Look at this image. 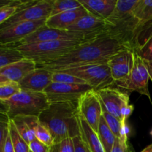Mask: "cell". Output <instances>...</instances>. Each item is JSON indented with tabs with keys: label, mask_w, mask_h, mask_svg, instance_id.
I'll list each match as a JSON object with an SVG mask.
<instances>
[{
	"label": "cell",
	"mask_w": 152,
	"mask_h": 152,
	"mask_svg": "<svg viewBox=\"0 0 152 152\" xmlns=\"http://www.w3.org/2000/svg\"><path fill=\"white\" fill-rule=\"evenodd\" d=\"M102 117L104 118L105 121L106 122L107 125L108 126V127L110 128L111 131H112L113 133L114 134L117 138H121V132H122V124L121 122L118 120L117 118H116L114 116H113L112 114H110L107 109L105 108V107L104 106L103 104L102 103Z\"/></svg>",
	"instance_id": "cell-30"
},
{
	"label": "cell",
	"mask_w": 152,
	"mask_h": 152,
	"mask_svg": "<svg viewBox=\"0 0 152 152\" xmlns=\"http://www.w3.org/2000/svg\"><path fill=\"white\" fill-rule=\"evenodd\" d=\"M138 2L139 0H117L112 14L107 19L119 20L130 16Z\"/></svg>",
	"instance_id": "cell-25"
},
{
	"label": "cell",
	"mask_w": 152,
	"mask_h": 152,
	"mask_svg": "<svg viewBox=\"0 0 152 152\" xmlns=\"http://www.w3.org/2000/svg\"><path fill=\"white\" fill-rule=\"evenodd\" d=\"M47 19L19 22L0 30V45H16L30 34L45 25Z\"/></svg>",
	"instance_id": "cell-14"
},
{
	"label": "cell",
	"mask_w": 152,
	"mask_h": 152,
	"mask_svg": "<svg viewBox=\"0 0 152 152\" xmlns=\"http://www.w3.org/2000/svg\"><path fill=\"white\" fill-rule=\"evenodd\" d=\"M9 131H10V137H11L12 142H13L15 152L31 151H30L29 144L19 134L11 119L10 120V123H9Z\"/></svg>",
	"instance_id": "cell-27"
},
{
	"label": "cell",
	"mask_w": 152,
	"mask_h": 152,
	"mask_svg": "<svg viewBox=\"0 0 152 152\" xmlns=\"http://www.w3.org/2000/svg\"><path fill=\"white\" fill-rule=\"evenodd\" d=\"M50 152H75L72 138H67L50 147Z\"/></svg>",
	"instance_id": "cell-34"
},
{
	"label": "cell",
	"mask_w": 152,
	"mask_h": 152,
	"mask_svg": "<svg viewBox=\"0 0 152 152\" xmlns=\"http://www.w3.org/2000/svg\"><path fill=\"white\" fill-rule=\"evenodd\" d=\"M146 37L143 38L142 42H138L134 51L137 53L149 67L152 82V22L145 25Z\"/></svg>",
	"instance_id": "cell-21"
},
{
	"label": "cell",
	"mask_w": 152,
	"mask_h": 152,
	"mask_svg": "<svg viewBox=\"0 0 152 152\" xmlns=\"http://www.w3.org/2000/svg\"><path fill=\"white\" fill-rule=\"evenodd\" d=\"M30 152H31V151H30Z\"/></svg>",
	"instance_id": "cell-41"
},
{
	"label": "cell",
	"mask_w": 152,
	"mask_h": 152,
	"mask_svg": "<svg viewBox=\"0 0 152 152\" xmlns=\"http://www.w3.org/2000/svg\"><path fill=\"white\" fill-rule=\"evenodd\" d=\"M128 49L132 50L115 39L100 37L79 45L68 53L55 60L37 66L54 72L85 65L107 64L111 56Z\"/></svg>",
	"instance_id": "cell-1"
},
{
	"label": "cell",
	"mask_w": 152,
	"mask_h": 152,
	"mask_svg": "<svg viewBox=\"0 0 152 152\" xmlns=\"http://www.w3.org/2000/svg\"><path fill=\"white\" fill-rule=\"evenodd\" d=\"M39 120L50 132L53 144L81 136L78 102H51L40 114Z\"/></svg>",
	"instance_id": "cell-2"
},
{
	"label": "cell",
	"mask_w": 152,
	"mask_h": 152,
	"mask_svg": "<svg viewBox=\"0 0 152 152\" xmlns=\"http://www.w3.org/2000/svg\"><path fill=\"white\" fill-rule=\"evenodd\" d=\"M97 134L105 151L111 152L116 142L117 137L108 127L102 116L99 122Z\"/></svg>",
	"instance_id": "cell-24"
},
{
	"label": "cell",
	"mask_w": 152,
	"mask_h": 152,
	"mask_svg": "<svg viewBox=\"0 0 152 152\" xmlns=\"http://www.w3.org/2000/svg\"><path fill=\"white\" fill-rule=\"evenodd\" d=\"M82 5L94 16L107 19L111 16L117 0H79Z\"/></svg>",
	"instance_id": "cell-18"
},
{
	"label": "cell",
	"mask_w": 152,
	"mask_h": 152,
	"mask_svg": "<svg viewBox=\"0 0 152 152\" xmlns=\"http://www.w3.org/2000/svg\"><path fill=\"white\" fill-rule=\"evenodd\" d=\"M83 42H85L59 40L14 46L24 55L25 59L32 60L37 65H40L55 60L67 54Z\"/></svg>",
	"instance_id": "cell-4"
},
{
	"label": "cell",
	"mask_w": 152,
	"mask_h": 152,
	"mask_svg": "<svg viewBox=\"0 0 152 152\" xmlns=\"http://www.w3.org/2000/svg\"><path fill=\"white\" fill-rule=\"evenodd\" d=\"M4 152H15L14 147H13V142H12V140H11V137H10V134H9V136L7 137Z\"/></svg>",
	"instance_id": "cell-38"
},
{
	"label": "cell",
	"mask_w": 152,
	"mask_h": 152,
	"mask_svg": "<svg viewBox=\"0 0 152 152\" xmlns=\"http://www.w3.org/2000/svg\"><path fill=\"white\" fill-rule=\"evenodd\" d=\"M52 82L56 83H64V84H87L84 80L71 74L64 72H53Z\"/></svg>",
	"instance_id": "cell-31"
},
{
	"label": "cell",
	"mask_w": 152,
	"mask_h": 152,
	"mask_svg": "<svg viewBox=\"0 0 152 152\" xmlns=\"http://www.w3.org/2000/svg\"><path fill=\"white\" fill-rule=\"evenodd\" d=\"M53 4V0H39L33 5L19 10L10 19L0 25V30L5 29L19 22L47 19L51 14Z\"/></svg>",
	"instance_id": "cell-9"
},
{
	"label": "cell",
	"mask_w": 152,
	"mask_h": 152,
	"mask_svg": "<svg viewBox=\"0 0 152 152\" xmlns=\"http://www.w3.org/2000/svg\"><path fill=\"white\" fill-rule=\"evenodd\" d=\"M110 25L111 23L108 19H102L89 13L79 19L67 31L83 34L85 40L89 41L98 37H106Z\"/></svg>",
	"instance_id": "cell-10"
},
{
	"label": "cell",
	"mask_w": 152,
	"mask_h": 152,
	"mask_svg": "<svg viewBox=\"0 0 152 152\" xmlns=\"http://www.w3.org/2000/svg\"><path fill=\"white\" fill-rule=\"evenodd\" d=\"M111 152H134L132 145L129 144V140L117 138Z\"/></svg>",
	"instance_id": "cell-35"
},
{
	"label": "cell",
	"mask_w": 152,
	"mask_h": 152,
	"mask_svg": "<svg viewBox=\"0 0 152 152\" xmlns=\"http://www.w3.org/2000/svg\"><path fill=\"white\" fill-rule=\"evenodd\" d=\"M10 119L5 114H1L0 123V152H4L7 137L10 134L9 123Z\"/></svg>",
	"instance_id": "cell-33"
},
{
	"label": "cell",
	"mask_w": 152,
	"mask_h": 152,
	"mask_svg": "<svg viewBox=\"0 0 152 152\" xmlns=\"http://www.w3.org/2000/svg\"><path fill=\"white\" fill-rule=\"evenodd\" d=\"M94 90L88 84H64L52 83L44 93L47 95L49 102H78L83 95L89 91Z\"/></svg>",
	"instance_id": "cell-7"
},
{
	"label": "cell",
	"mask_w": 152,
	"mask_h": 152,
	"mask_svg": "<svg viewBox=\"0 0 152 152\" xmlns=\"http://www.w3.org/2000/svg\"><path fill=\"white\" fill-rule=\"evenodd\" d=\"M80 115L88 122L96 133L102 115V102L95 90L88 91L78 101Z\"/></svg>",
	"instance_id": "cell-12"
},
{
	"label": "cell",
	"mask_w": 152,
	"mask_h": 152,
	"mask_svg": "<svg viewBox=\"0 0 152 152\" xmlns=\"http://www.w3.org/2000/svg\"><path fill=\"white\" fill-rule=\"evenodd\" d=\"M133 16L142 26L152 22V0H139L132 12Z\"/></svg>",
	"instance_id": "cell-23"
},
{
	"label": "cell",
	"mask_w": 152,
	"mask_h": 152,
	"mask_svg": "<svg viewBox=\"0 0 152 152\" xmlns=\"http://www.w3.org/2000/svg\"><path fill=\"white\" fill-rule=\"evenodd\" d=\"M80 126L81 137L91 152H105L101 143L97 133L93 130L88 122L80 115Z\"/></svg>",
	"instance_id": "cell-20"
},
{
	"label": "cell",
	"mask_w": 152,
	"mask_h": 152,
	"mask_svg": "<svg viewBox=\"0 0 152 152\" xmlns=\"http://www.w3.org/2000/svg\"><path fill=\"white\" fill-rule=\"evenodd\" d=\"M74 145V151L75 152H91L90 148L88 146L87 143L81 136L76 137L73 138Z\"/></svg>",
	"instance_id": "cell-37"
},
{
	"label": "cell",
	"mask_w": 152,
	"mask_h": 152,
	"mask_svg": "<svg viewBox=\"0 0 152 152\" xmlns=\"http://www.w3.org/2000/svg\"><path fill=\"white\" fill-rule=\"evenodd\" d=\"M37 68V64L28 59L3 67L0 68V83L13 81L19 83L30 73Z\"/></svg>",
	"instance_id": "cell-16"
},
{
	"label": "cell",
	"mask_w": 152,
	"mask_h": 152,
	"mask_svg": "<svg viewBox=\"0 0 152 152\" xmlns=\"http://www.w3.org/2000/svg\"><path fill=\"white\" fill-rule=\"evenodd\" d=\"M58 71L67 73L79 77L81 80H84L88 85L91 86L95 91L111 87L115 85V83L111 77V70L108 64L85 65Z\"/></svg>",
	"instance_id": "cell-5"
},
{
	"label": "cell",
	"mask_w": 152,
	"mask_h": 152,
	"mask_svg": "<svg viewBox=\"0 0 152 152\" xmlns=\"http://www.w3.org/2000/svg\"><path fill=\"white\" fill-rule=\"evenodd\" d=\"M22 91L19 83L5 81L0 83V100H7Z\"/></svg>",
	"instance_id": "cell-29"
},
{
	"label": "cell",
	"mask_w": 152,
	"mask_h": 152,
	"mask_svg": "<svg viewBox=\"0 0 152 152\" xmlns=\"http://www.w3.org/2000/svg\"><path fill=\"white\" fill-rule=\"evenodd\" d=\"M35 135L37 139H38L39 140L41 141L42 142L45 143V145H48V146L50 147L54 143L53 137L50 132L46 126L42 124L40 122H39L37 127H36Z\"/></svg>",
	"instance_id": "cell-32"
},
{
	"label": "cell",
	"mask_w": 152,
	"mask_h": 152,
	"mask_svg": "<svg viewBox=\"0 0 152 152\" xmlns=\"http://www.w3.org/2000/svg\"><path fill=\"white\" fill-rule=\"evenodd\" d=\"M24 55L14 45H0V68L25 59Z\"/></svg>",
	"instance_id": "cell-22"
},
{
	"label": "cell",
	"mask_w": 152,
	"mask_h": 152,
	"mask_svg": "<svg viewBox=\"0 0 152 152\" xmlns=\"http://www.w3.org/2000/svg\"><path fill=\"white\" fill-rule=\"evenodd\" d=\"M23 3V1H1L0 7V25L14 16Z\"/></svg>",
	"instance_id": "cell-26"
},
{
	"label": "cell",
	"mask_w": 152,
	"mask_h": 152,
	"mask_svg": "<svg viewBox=\"0 0 152 152\" xmlns=\"http://www.w3.org/2000/svg\"><path fill=\"white\" fill-rule=\"evenodd\" d=\"M59 40H70V41H83L85 40V37L83 34L79 33L72 32L69 31L58 30L51 28L45 25L39 28L37 31L30 34L29 36L24 39L18 45L34 44V43L45 42L59 41Z\"/></svg>",
	"instance_id": "cell-13"
},
{
	"label": "cell",
	"mask_w": 152,
	"mask_h": 152,
	"mask_svg": "<svg viewBox=\"0 0 152 152\" xmlns=\"http://www.w3.org/2000/svg\"><path fill=\"white\" fill-rule=\"evenodd\" d=\"M79 0H53L50 16L82 7Z\"/></svg>",
	"instance_id": "cell-28"
},
{
	"label": "cell",
	"mask_w": 152,
	"mask_h": 152,
	"mask_svg": "<svg viewBox=\"0 0 152 152\" xmlns=\"http://www.w3.org/2000/svg\"><path fill=\"white\" fill-rule=\"evenodd\" d=\"M151 78V71L148 65L137 53L134 51V65L130 78L120 90L128 94L138 92L151 99L148 91V81Z\"/></svg>",
	"instance_id": "cell-6"
},
{
	"label": "cell",
	"mask_w": 152,
	"mask_h": 152,
	"mask_svg": "<svg viewBox=\"0 0 152 152\" xmlns=\"http://www.w3.org/2000/svg\"><path fill=\"white\" fill-rule=\"evenodd\" d=\"M29 147L31 152H50V146L42 142L37 138L29 144Z\"/></svg>",
	"instance_id": "cell-36"
},
{
	"label": "cell",
	"mask_w": 152,
	"mask_h": 152,
	"mask_svg": "<svg viewBox=\"0 0 152 152\" xmlns=\"http://www.w3.org/2000/svg\"><path fill=\"white\" fill-rule=\"evenodd\" d=\"M47 95L44 92L21 91L10 99L0 100L1 114L10 119L17 116L38 117L49 106Z\"/></svg>",
	"instance_id": "cell-3"
},
{
	"label": "cell",
	"mask_w": 152,
	"mask_h": 152,
	"mask_svg": "<svg viewBox=\"0 0 152 152\" xmlns=\"http://www.w3.org/2000/svg\"><path fill=\"white\" fill-rule=\"evenodd\" d=\"M108 65L111 77L119 89L122 88L130 78L134 65V50H125L109 59Z\"/></svg>",
	"instance_id": "cell-8"
},
{
	"label": "cell",
	"mask_w": 152,
	"mask_h": 152,
	"mask_svg": "<svg viewBox=\"0 0 152 152\" xmlns=\"http://www.w3.org/2000/svg\"><path fill=\"white\" fill-rule=\"evenodd\" d=\"M11 120L19 134L28 144L36 139L35 129L39 122L38 117L17 116Z\"/></svg>",
	"instance_id": "cell-19"
},
{
	"label": "cell",
	"mask_w": 152,
	"mask_h": 152,
	"mask_svg": "<svg viewBox=\"0 0 152 152\" xmlns=\"http://www.w3.org/2000/svg\"><path fill=\"white\" fill-rule=\"evenodd\" d=\"M141 152H152V144L147 146L145 148H144Z\"/></svg>",
	"instance_id": "cell-39"
},
{
	"label": "cell",
	"mask_w": 152,
	"mask_h": 152,
	"mask_svg": "<svg viewBox=\"0 0 152 152\" xmlns=\"http://www.w3.org/2000/svg\"><path fill=\"white\" fill-rule=\"evenodd\" d=\"M150 134H151V137H152V130L151 131V132H150Z\"/></svg>",
	"instance_id": "cell-40"
},
{
	"label": "cell",
	"mask_w": 152,
	"mask_h": 152,
	"mask_svg": "<svg viewBox=\"0 0 152 152\" xmlns=\"http://www.w3.org/2000/svg\"><path fill=\"white\" fill-rule=\"evenodd\" d=\"M89 14V12L83 6L74 10L63 12L50 16L46 20L45 25L51 28L67 31L68 28L75 24L79 19Z\"/></svg>",
	"instance_id": "cell-17"
},
{
	"label": "cell",
	"mask_w": 152,
	"mask_h": 152,
	"mask_svg": "<svg viewBox=\"0 0 152 152\" xmlns=\"http://www.w3.org/2000/svg\"><path fill=\"white\" fill-rule=\"evenodd\" d=\"M107 111L123 123V114L130 105L129 95L114 86L96 91Z\"/></svg>",
	"instance_id": "cell-11"
},
{
	"label": "cell",
	"mask_w": 152,
	"mask_h": 152,
	"mask_svg": "<svg viewBox=\"0 0 152 152\" xmlns=\"http://www.w3.org/2000/svg\"><path fill=\"white\" fill-rule=\"evenodd\" d=\"M53 73L43 68L37 67L19 83L22 91L44 92L51 84Z\"/></svg>",
	"instance_id": "cell-15"
}]
</instances>
